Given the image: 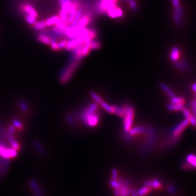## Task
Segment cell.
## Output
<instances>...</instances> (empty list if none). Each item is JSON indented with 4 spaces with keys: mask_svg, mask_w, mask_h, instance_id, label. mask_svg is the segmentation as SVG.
Listing matches in <instances>:
<instances>
[{
    "mask_svg": "<svg viewBox=\"0 0 196 196\" xmlns=\"http://www.w3.org/2000/svg\"><path fill=\"white\" fill-rule=\"evenodd\" d=\"M81 60L71 59V62L62 70L59 74V80L61 84L68 83L73 76L78 66H80Z\"/></svg>",
    "mask_w": 196,
    "mask_h": 196,
    "instance_id": "cell-1",
    "label": "cell"
},
{
    "mask_svg": "<svg viewBox=\"0 0 196 196\" xmlns=\"http://www.w3.org/2000/svg\"><path fill=\"white\" fill-rule=\"evenodd\" d=\"M125 109V115L123 120V128L125 132H128L132 127L134 117H135V108L129 104L124 105Z\"/></svg>",
    "mask_w": 196,
    "mask_h": 196,
    "instance_id": "cell-2",
    "label": "cell"
},
{
    "mask_svg": "<svg viewBox=\"0 0 196 196\" xmlns=\"http://www.w3.org/2000/svg\"><path fill=\"white\" fill-rule=\"evenodd\" d=\"M189 124L190 123L187 119L183 120L182 122H180V124H178L174 129H173L172 131V136L178 139H180L181 134L184 131V130L188 126Z\"/></svg>",
    "mask_w": 196,
    "mask_h": 196,
    "instance_id": "cell-3",
    "label": "cell"
},
{
    "mask_svg": "<svg viewBox=\"0 0 196 196\" xmlns=\"http://www.w3.org/2000/svg\"><path fill=\"white\" fill-rule=\"evenodd\" d=\"M19 9L24 14V15H30L36 19L38 17V14L36 10L31 4L20 3L19 4Z\"/></svg>",
    "mask_w": 196,
    "mask_h": 196,
    "instance_id": "cell-4",
    "label": "cell"
},
{
    "mask_svg": "<svg viewBox=\"0 0 196 196\" xmlns=\"http://www.w3.org/2000/svg\"><path fill=\"white\" fill-rule=\"evenodd\" d=\"M80 30H81V28L78 27L77 26H68L66 27V29L65 30V36L69 38V39L76 38L79 35Z\"/></svg>",
    "mask_w": 196,
    "mask_h": 196,
    "instance_id": "cell-5",
    "label": "cell"
},
{
    "mask_svg": "<svg viewBox=\"0 0 196 196\" xmlns=\"http://www.w3.org/2000/svg\"><path fill=\"white\" fill-rule=\"evenodd\" d=\"M99 120H100L99 115L95 113L88 117V118L86 119V122H85V124L89 127H94L97 126V124L99 123Z\"/></svg>",
    "mask_w": 196,
    "mask_h": 196,
    "instance_id": "cell-6",
    "label": "cell"
},
{
    "mask_svg": "<svg viewBox=\"0 0 196 196\" xmlns=\"http://www.w3.org/2000/svg\"><path fill=\"white\" fill-rule=\"evenodd\" d=\"M144 185L155 190H161L162 188V183L159 179L157 178H153L150 179V180H145L144 182Z\"/></svg>",
    "mask_w": 196,
    "mask_h": 196,
    "instance_id": "cell-7",
    "label": "cell"
},
{
    "mask_svg": "<svg viewBox=\"0 0 196 196\" xmlns=\"http://www.w3.org/2000/svg\"><path fill=\"white\" fill-rule=\"evenodd\" d=\"M107 14L111 18L116 19L118 17H121L123 16L122 10L117 7H115L114 8L109 10L107 11Z\"/></svg>",
    "mask_w": 196,
    "mask_h": 196,
    "instance_id": "cell-8",
    "label": "cell"
},
{
    "mask_svg": "<svg viewBox=\"0 0 196 196\" xmlns=\"http://www.w3.org/2000/svg\"><path fill=\"white\" fill-rule=\"evenodd\" d=\"M17 106L19 110L23 113H27L29 110V104L24 98H19L17 100Z\"/></svg>",
    "mask_w": 196,
    "mask_h": 196,
    "instance_id": "cell-9",
    "label": "cell"
},
{
    "mask_svg": "<svg viewBox=\"0 0 196 196\" xmlns=\"http://www.w3.org/2000/svg\"><path fill=\"white\" fill-rule=\"evenodd\" d=\"M91 21V15L89 14H86L85 15H82L79 22L77 24V26L80 28H85L87 25L90 23Z\"/></svg>",
    "mask_w": 196,
    "mask_h": 196,
    "instance_id": "cell-10",
    "label": "cell"
},
{
    "mask_svg": "<svg viewBox=\"0 0 196 196\" xmlns=\"http://www.w3.org/2000/svg\"><path fill=\"white\" fill-rule=\"evenodd\" d=\"M82 43H85L81 40V39L79 37H76L74 38L71 39V40L68 42V45L65 47V49L67 50H72L74 48H75L76 46H77L78 45Z\"/></svg>",
    "mask_w": 196,
    "mask_h": 196,
    "instance_id": "cell-11",
    "label": "cell"
},
{
    "mask_svg": "<svg viewBox=\"0 0 196 196\" xmlns=\"http://www.w3.org/2000/svg\"><path fill=\"white\" fill-rule=\"evenodd\" d=\"M36 39L39 42L45 45H48L50 44V42H51V39H50V38L48 37L47 35L41 32L36 35Z\"/></svg>",
    "mask_w": 196,
    "mask_h": 196,
    "instance_id": "cell-12",
    "label": "cell"
},
{
    "mask_svg": "<svg viewBox=\"0 0 196 196\" xmlns=\"http://www.w3.org/2000/svg\"><path fill=\"white\" fill-rule=\"evenodd\" d=\"M32 26L33 30L35 31H41L44 30H46V28L47 27L45 20L36 21L35 23Z\"/></svg>",
    "mask_w": 196,
    "mask_h": 196,
    "instance_id": "cell-13",
    "label": "cell"
},
{
    "mask_svg": "<svg viewBox=\"0 0 196 196\" xmlns=\"http://www.w3.org/2000/svg\"><path fill=\"white\" fill-rule=\"evenodd\" d=\"M159 86H160V88L162 89V90L170 98H174V97L176 96V95L174 93V92H173L168 86H167V85H166L165 83H159Z\"/></svg>",
    "mask_w": 196,
    "mask_h": 196,
    "instance_id": "cell-14",
    "label": "cell"
},
{
    "mask_svg": "<svg viewBox=\"0 0 196 196\" xmlns=\"http://www.w3.org/2000/svg\"><path fill=\"white\" fill-rule=\"evenodd\" d=\"M114 110V114H116L117 116H118L121 118H123L125 115V109L124 106H119L117 105H113L112 106Z\"/></svg>",
    "mask_w": 196,
    "mask_h": 196,
    "instance_id": "cell-15",
    "label": "cell"
},
{
    "mask_svg": "<svg viewBox=\"0 0 196 196\" xmlns=\"http://www.w3.org/2000/svg\"><path fill=\"white\" fill-rule=\"evenodd\" d=\"M180 51L178 47H174L171 49V52L170 54V58L172 61H176L180 58Z\"/></svg>",
    "mask_w": 196,
    "mask_h": 196,
    "instance_id": "cell-16",
    "label": "cell"
},
{
    "mask_svg": "<svg viewBox=\"0 0 196 196\" xmlns=\"http://www.w3.org/2000/svg\"><path fill=\"white\" fill-rule=\"evenodd\" d=\"M30 186L33 190V192H34L35 196H43V194L40 190V187H39V185L35 181L31 180L30 182Z\"/></svg>",
    "mask_w": 196,
    "mask_h": 196,
    "instance_id": "cell-17",
    "label": "cell"
},
{
    "mask_svg": "<svg viewBox=\"0 0 196 196\" xmlns=\"http://www.w3.org/2000/svg\"><path fill=\"white\" fill-rule=\"evenodd\" d=\"M60 20V19L59 17V16L55 15V16L51 17L45 20V22H46L47 26H54L57 24Z\"/></svg>",
    "mask_w": 196,
    "mask_h": 196,
    "instance_id": "cell-18",
    "label": "cell"
},
{
    "mask_svg": "<svg viewBox=\"0 0 196 196\" xmlns=\"http://www.w3.org/2000/svg\"><path fill=\"white\" fill-rule=\"evenodd\" d=\"M83 15V10L82 9H77V12H76V14L74 16V19L73 20H72V26H77V24H78V22H79L80 19L81 18V17Z\"/></svg>",
    "mask_w": 196,
    "mask_h": 196,
    "instance_id": "cell-19",
    "label": "cell"
},
{
    "mask_svg": "<svg viewBox=\"0 0 196 196\" xmlns=\"http://www.w3.org/2000/svg\"><path fill=\"white\" fill-rule=\"evenodd\" d=\"M92 41H86L84 44V46L82 50V55L83 57H86L90 52V43Z\"/></svg>",
    "mask_w": 196,
    "mask_h": 196,
    "instance_id": "cell-20",
    "label": "cell"
},
{
    "mask_svg": "<svg viewBox=\"0 0 196 196\" xmlns=\"http://www.w3.org/2000/svg\"><path fill=\"white\" fill-rule=\"evenodd\" d=\"M167 109L170 111H182L184 108V105L183 104H170L167 105Z\"/></svg>",
    "mask_w": 196,
    "mask_h": 196,
    "instance_id": "cell-21",
    "label": "cell"
},
{
    "mask_svg": "<svg viewBox=\"0 0 196 196\" xmlns=\"http://www.w3.org/2000/svg\"><path fill=\"white\" fill-rule=\"evenodd\" d=\"M182 17L183 16L179 15L174 12L173 14V20L177 27H180L182 24Z\"/></svg>",
    "mask_w": 196,
    "mask_h": 196,
    "instance_id": "cell-22",
    "label": "cell"
},
{
    "mask_svg": "<svg viewBox=\"0 0 196 196\" xmlns=\"http://www.w3.org/2000/svg\"><path fill=\"white\" fill-rule=\"evenodd\" d=\"M170 103L171 104H183L185 103V99L183 98L180 97H174L173 98H171L170 100Z\"/></svg>",
    "mask_w": 196,
    "mask_h": 196,
    "instance_id": "cell-23",
    "label": "cell"
},
{
    "mask_svg": "<svg viewBox=\"0 0 196 196\" xmlns=\"http://www.w3.org/2000/svg\"><path fill=\"white\" fill-rule=\"evenodd\" d=\"M151 189L152 188H151L150 187L145 185V187H143V188H140L138 190V191L137 192V195L138 196H143L145 195H147L150 192Z\"/></svg>",
    "mask_w": 196,
    "mask_h": 196,
    "instance_id": "cell-24",
    "label": "cell"
},
{
    "mask_svg": "<svg viewBox=\"0 0 196 196\" xmlns=\"http://www.w3.org/2000/svg\"><path fill=\"white\" fill-rule=\"evenodd\" d=\"M100 106H101V107L104 109L106 111H107L109 114H114V110H113V106H110L108 103H107L105 101H103L100 104Z\"/></svg>",
    "mask_w": 196,
    "mask_h": 196,
    "instance_id": "cell-25",
    "label": "cell"
},
{
    "mask_svg": "<svg viewBox=\"0 0 196 196\" xmlns=\"http://www.w3.org/2000/svg\"><path fill=\"white\" fill-rule=\"evenodd\" d=\"M12 125L15 127V129H17L18 130L22 131L24 129V125L22 122L17 119H14L12 120Z\"/></svg>",
    "mask_w": 196,
    "mask_h": 196,
    "instance_id": "cell-26",
    "label": "cell"
},
{
    "mask_svg": "<svg viewBox=\"0 0 196 196\" xmlns=\"http://www.w3.org/2000/svg\"><path fill=\"white\" fill-rule=\"evenodd\" d=\"M187 163L191 165L194 167H195V157L193 154H189L187 156L186 161Z\"/></svg>",
    "mask_w": 196,
    "mask_h": 196,
    "instance_id": "cell-27",
    "label": "cell"
},
{
    "mask_svg": "<svg viewBox=\"0 0 196 196\" xmlns=\"http://www.w3.org/2000/svg\"><path fill=\"white\" fill-rule=\"evenodd\" d=\"M90 96H91L92 98L98 104H100L103 101V99H102V98L100 97L98 95L95 93V92L92 91L90 92Z\"/></svg>",
    "mask_w": 196,
    "mask_h": 196,
    "instance_id": "cell-28",
    "label": "cell"
},
{
    "mask_svg": "<svg viewBox=\"0 0 196 196\" xmlns=\"http://www.w3.org/2000/svg\"><path fill=\"white\" fill-rule=\"evenodd\" d=\"M65 118L67 122H68L70 126H74L75 122H74V118L73 116H72L71 114H66L65 116Z\"/></svg>",
    "mask_w": 196,
    "mask_h": 196,
    "instance_id": "cell-29",
    "label": "cell"
},
{
    "mask_svg": "<svg viewBox=\"0 0 196 196\" xmlns=\"http://www.w3.org/2000/svg\"><path fill=\"white\" fill-rule=\"evenodd\" d=\"M24 16L26 22L30 25H33L36 21V19L30 15H24Z\"/></svg>",
    "mask_w": 196,
    "mask_h": 196,
    "instance_id": "cell-30",
    "label": "cell"
},
{
    "mask_svg": "<svg viewBox=\"0 0 196 196\" xmlns=\"http://www.w3.org/2000/svg\"><path fill=\"white\" fill-rule=\"evenodd\" d=\"M101 47V43L98 41H92L90 43L91 50H97Z\"/></svg>",
    "mask_w": 196,
    "mask_h": 196,
    "instance_id": "cell-31",
    "label": "cell"
},
{
    "mask_svg": "<svg viewBox=\"0 0 196 196\" xmlns=\"http://www.w3.org/2000/svg\"><path fill=\"white\" fill-rule=\"evenodd\" d=\"M173 64L175 65V66H176V68L182 71H185L187 70L185 69V68L183 66V64L181 63L180 61H173Z\"/></svg>",
    "mask_w": 196,
    "mask_h": 196,
    "instance_id": "cell-32",
    "label": "cell"
},
{
    "mask_svg": "<svg viewBox=\"0 0 196 196\" xmlns=\"http://www.w3.org/2000/svg\"><path fill=\"white\" fill-rule=\"evenodd\" d=\"M68 42H69V40H66V39H65V40H61L60 42L57 43H58L59 50H62L64 48H65V47L67 46V45H68Z\"/></svg>",
    "mask_w": 196,
    "mask_h": 196,
    "instance_id": "cell-33",
    "label": "cell"
},
{
    "mask_svg": "<svg viewBox=\"0 0 196 196\" xmlns=\"http://www.w3.org/2000/svg\"><path fill=\"white\" fill-rule=\"evenodd\" d=\"M68 14H66L63 10H60L59 11V17L61 20L68 22Z\"/></svg>",
    "mask_w": 196,
    "mask_h": 196,
    "instance_id": "cell-34",
    "label": "cell"
},
{
    "mask_svg": "<svg viewBox=\"0 0 196 196\" xmlns=\"http://www.w3.org/2000/svg\"><path fill=\"white\" fill-rule=\"evenodd\" d=\"M34 146H35V148L39 152H40V153H43L44 152V148H43L41 143L39 142L35 141L34 142Z\"/></svg>",
    "mask_w": 196,
    "mask_h": 196,
    "instance_id": "cell-35",
    "label": "cell"
},
{
    "mask_svg": "<svg viewBox=\"0 0 196 196\" xmlns=\"http://www.w3.org/2000/svg\"><path fill=\"white\" fill-rule=\"evenodd\" d=\"M50 48L53 51H59V48H58V43L57 42V40H51L50 42Z\"/></svg>",
    "mask_w": 196,
    "mask_h": 196,
    "instance_id": "cell-36",
    "label": "cell"
},
{
    "mask_svg": "<svg viewBox=\"0 0 196 196\" xmlns=\"http://www.w3.org/2000/svg\"><path fill=\"white\" fill-rule=\"evenodd\" d=\"M129 5H130V8L133 10V11H136L137 10V3L136 0H130V2H128Z\"/></svg>",
    "mask_w": 196,
    "mask_h": 196,
    "instance_id": "cell-37",
    "label": "cell"
},
{
    "mask_svg": "<svg viewBox=\"0 0 196 196\" xmlns=\"http://www.w3.org/2000/svg\"><path fill=\"white\" fill-rule=\"evenodd\" d=\"M182 112H183V114L184 115L185 117V118L187 119L189 118V117H190V116L192 115L191 112H190V110H189L188 108H185V107H184V108L182 109Z\"/></svg>",
    "mask_w": 196,
    "mask_h": 196,
    "instance_id": "cell-38",
    "label": "cell"
},
{
    "mask_svg": "<svg viewBox=\"0 0 196 196\" xmlns=\"http://www.w3.org/2000/svg\"><path fill=\"white\" fill-rule=\"evenodd\" d=\"M188 122L190 123V124H191L194 127H195V117H194L193 115H192L190 116L189 118L188 119Z\"/></svg>",
    "mask_w": 196,
    "mask_h": 196,
    "instance_id": "cell-39",
    "label": "cell"
},
{
    "mask_svg": "<svg viewBox=\"0 0 196 196\" xmlns=\"http://www.w3.org/2000/svg\"><path fill=\"white\" fill-rule=\"evenodd\" d=\"M191 108L192 109V112H193V115L194 117H195V109H196V101H195V99H193L191 102Z\"/></svg>",
    "mask_w": 196,
    "mask_h": 196,
    "instance_id": "cell-40",
    "label": "cell"
},
{
    "mask_svg": "<svg viewBox=\"0 0 196 196\" xmlns=\"http://www.w3.org/2000/svg\"><path fill=\"white\" fill-rule=\"evenodd\" d=\"M0 135L3 137H6L7 136V131L4 130L3 127H2V124H0Z\"/></svg>",
    "mask_w": 196,
    "mask_h": 196,
    "instance_id": "cell-41",
    "label": "cell"
},
{
    "mask_svg": "<svg viewBox=\"0 0 196 196\" xmlns=\"http://www.w3.org/2000/svg\"><path fill=\"white\" fill-rule=\"evenodd\" d=\"M172 4L175 8L180 7V2L179 0H172Z\"/></svg>",
    "mask_w": 196,
    "mask_h": 196,
    "instance_id": "cell-42",
    "label": "cell"
},
{
    "mask_svg": "<svg viewBox=\"0 0 196 196\" xmlns=\"http://www.w3.org/2000/svg\"><path fill=\"white\" fill-rule=\"evenodd\" d=\"M195 87H196V85H195V83H194L193 85H192V89H193V91H194V92H195V90H196V88Z\"/></svg>",
    "mask_w": 196,
    "mask_h": 196,
    "instance_id": "cell-43",
    "label": "cell"
},
{
    "mask_svg": "<svg viewBox=\"0 0 196 196\" xmlns=\"http://www.w3.org/2000/svg\"><path fill=\"white\" fill-rule=\"evenodd\" d=\"M63 1H64V0H59V4H60V5H62V3Z\"/></svg>",
    "mask_w": 196,
    "mask_h": 196,
    "instance_id": "cell-44",
    "label": "cell"
},
{
    "mask_svg": "<svg viewBox=\"0 0 196 196\" xmlns=\"http://www.w3.org/2000/svg\"><path fill=\"white\" fill-rule=\"evenodd\" d=\"M123 1L126 2H130V0H123Z\"/></svg>",
    "mask_w": 196,
    "mask_h": 196,
    "instance_id": "cell-45",
    "label": "cell"
},
{
    "mask_svg": "<svg viewBox=\"0 0 196 196\" xmlns=\"http://www.w3.org/2000/svg\"><path fill=\"white\" fill-rule=\"evenodd\" d=\"M0 142H1V141H0Z\"/></svg>",
    "mask_w": 196,
    "mask_h": 196,
    "instance_id": "cell-46",
    "label": "cell"
}]
</instances>
